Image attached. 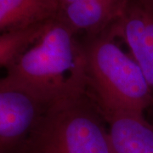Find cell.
Wrapping results in <instances>:
<instances>
[{"mask_svg":"<svg viewBox=\"0 0 153 153\" xmlns=\"http://www.w3.org/2000/svg\"><path fill=\"white\" fill-rule=\"evenodd\" d=\"M111 30L124 42L143 72L151 90L153 108V10L136 0H129Z\"/></svg>","mask_w":153,"mask_h":153,"instance_id":"obj_5","label":"cell"},{"mask_svg":"<svg viewBox=\"0 0 153 153\" xmlns=\"http://www.w3.org/2000/svg\"><path fill=\"white\" fill-rule=\"evenodd\" d=\"M46 23L47 22L30 27L1 33L0 66L8 67L25 49L33 44L43 33Z\"/></svg>","mask_w":153,"mask_h":153,"instance_id":"obj_9","label":"cell"},{"mask_svg":"<svg viewBox=\"0 0 153 153\" xmlns=\"http://www.w3.org/2000/svg\"><path fill=\"white\" fill-rule=\"evenodd\" d=\"M57 10L55 0H0V34L44 23Z\"/></svg>","mask_w":153,"mask_h":153,"instance_id":"obj_8","label":"cell"},{"mask_svg":"<svg viewBox=\"0 0 153 153\" xmlns=\"http://www.w3.org/2000/svg\"><path fill=\"white\" fill-rule=\"evenodd\" d=\"M111 27L90 37L84 50L88 88H90L103 117L131 113L145 117L152 108L150 88L131 55L117 43Z\"/></svg>","mask_w":153,"mask_h":153,"instance_id":"obj_2","label":"cell"},{"mask_svg":"<svg viewBox=\"0 0 153 153\" xmlns=\"http://www.w3.org/2000/svg\"><path fill=\"white\" fill-rule=\"evenodd\" d=\"M57 4H58V8L60 6L65 5L67 4H70V3H74V2H78V1H86V0H55Z\"/></svg>","mask_w":153,"mask_h":153,"instance_id":"obj_11","label":"cell"},{"mask_svg":"<svg viewBox=\"0 0 153 153\" xmlns=\"http://www.w3.org/2000/svg\"><path fill=\"white\" fill-rule=\"evenodd\" d=\"M114 153H153V125L144 116L114 113L105 117Z\"/></svg>","mask_w":153,"mask_h":153,"instance_id":"obj_7","label":"cell"},{"mask_svg":"<svg viewBox=\"0 0 153 153\" xmlns=\"http://www.w3.org/2000/svg\"><path fill=\"white\" fill-rule=\"evenodd\" d=\"M26 153H114L109 131L85 95L49 105Z\"/></svg>","mask_w":153,"mask_h":153,"instance_id":"obj_3","label":"cell"},{"mask_svg":"<svg viewBox=\"0 0 153 153\" xmlns=\"http://www.w3.org/2000/svg\"><path fill=\"white\" fill-rule=\"evenodd\" d=\"M47 108L27 88L0 77V153L24 151Z\"/></svg>","mask_w":153,"mask_h":153,"instance_id":"obj_4","label":"cell"},{"mask_svg":"<svg viewBox=\"0 0 153 153\" xmlns=\"http://www.w3.org/2000/svg\"><path fill=\"white\" fill-rule=\"evenodd\" d=\"M129 0H86L60 6L55 18L73 33L90 37L110 28L118 20Z\"/></svg>","mask_w":153,"mask_h":153,"instance_id":"obj_6","label":"cell"},{"mask_svg":"<svg viewBox=\"0 0 153 153\" xmlns=\"http://www.w3.org/2000/svg\"><path fill=\"white\" fill-rule=\"evenodd\" d=\"M5 76L48 107L81 97L88 88L84 47L70 28L53 18L39 38L7 67Z\"/></svg>","mask_w":153,"mask_h":153,"instance_id":"obj_1","label":"cell"},{"mask_svg":"<svg viewBox=\"0 0 153 153\" xmlns=\"http://www.w3.org/2000/svg\"><path fill=\"white\" fill-rule=\"evenodd\" d=\"M136 1L144 7L153 10V0H136Z\"/></svg>","mask_w":153,"mask_h":153,"instance_id":"obj_10","label":"cell"}]
</instances>
